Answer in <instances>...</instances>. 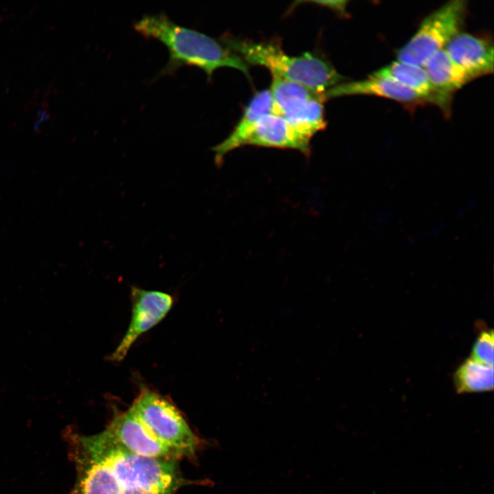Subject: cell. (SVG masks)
<instances>
[{
	"mask_svg": "<svg viewBox=\"0 0 494 494\" xmlns=\"http://www.w3.org/2000/svg\"><path fill=\"white\" fill-rule=\"evenodd\" d=\"M76 481L69 494H176L197 484L182 474L178 460L140 456L103 432L71 438Z\"/></svg>",
	"mask_w": 494,
	"mask_h": 494,
	"instance_id": "cell-1",
	"label": "cell"
},
{
	"mask_svg": "<svg viewBox=\"0 0 494 494\" xmlns=\"http://www.w3.org/2000/svg\"><path fill=\"white\" fill-rule=\"evenodd\" d=\"M134 28L144 37L156 39L166 46L169 58L159 76L170 75L183 66H191L203 70L208 80L222 67L238 69L250 79L248 65L221 39L179 25L164 12L143 16L134 23Z\"/></svg>",
	"mask_w": 494,
	"mask_h": 494,
	"instance_id": "cell-2",
	"label": "cell"
},
{
	"mask_svg": "<svg viewBox=\"0 0 494 494\" xmlns=\"http://www.w3.org/2000/svg\"><path fill=\"white\" fill-rule=\"evenodd\" d=\"M220 39L247 64L264 67L272 76L300 83L321 93L344 79L328 61L310 53L291 56L275 43L226 36Z\"/></svg>",
	"mask_w": 494,
	"mask_h": 494,
	"instance_id": "cell-3",
	"label": "cell"
},
{
	"mask_svg": "<svg viewBox=\"0 0 494 494\" xmlns=\"http://www.w3.org/2000/svg\"><path fill=\"white\" fill-rule=\"evenodd\" d=\"M147 429L180 460L193 457L200 446L178 409L159 393L141 390L130 407Z\"/></svg>",
	"mask_w": 494,
	"mask_h": 494,
	"instance_id": "cell-4",
	"label": "cell"
},
{
	"mask_svg": "<svg viewBox=\"0 0 494 494\" xmlns=\"http://www.w3.org/2000/svg\"><path fill=\"white\" fill-rule=\"evenodd\" d=\"M466 13L467 3L462 0L449 1L431 13L398 51V60L423 67L460 32Z\"/></svg>",
	"mask_w": 494,
	"mask_h": 494,
	"instance_id": "cell-5",
	"label": "cell"
},
{
	"mask_svg": "<svg viewBox=\"0 0 494 494\" xmlns=\"http://www.w3.org/2000/svg\"><path fill=\"white\" fill-rule=\"evenodd\" d=\"M132 316L127 331L116 349L110 355L111 361L125 358L137 339L159 322L171 309L174 298L168 293L131 287Z\"/></svg>",
	"mask_w": 494,
	"mask_h": 494,
	"instance_id": "cell-6",
	"label": "cell"
},
{
	"mask_svg": "<svg viewBox=\"0 0 494 494\" xmlns=\"http://www.w3.org/2000/svg\"><path fill=\"white\" fill-rule=\"evenodd\" d=\"M102 432L111 440L134 454L150 458L179 460L170 449L152 435L130 408L116 415Z\"/></svg>",
	"mask_w": 494,
	"mask_h": 494,
	"instance_id": "cell-7",
	"label": "cell"
},
{
	"mask_svg": "<svg viewBox=\"0 0 494 494\" xmlns=\"http://www.w3.org/2000/svg\"><path fill=\"white\" fill-rule=\"evenodd\" d=\"M423 67L432 88V103L449 115L454 94L470 82L471 78L445 49L435 54Z\"/></svg>",
	"mask_w": 494,
	"mask_h": 494,
	"instance_id": "cell-8",
	"label": "cell"
},
{
	"mask_svg": "<svg viewBox=\"0 0 494 494\" xmlns=\"http://www.w3.org/2000/svg\"><path fill=\"white\" fill-rule=\"evenodd\" d=\"M444 49L471 80L493 72V46L488 39L459 32Z\"/></svg>",
	"mask_w": 494,
	"mask_h": 494,
	"instance_id": "cell-9",
	"label": "cell"
},
{
	"mask_svg": "<svg viewBox=\"0 0 494 494\" xmlns=\"http://www.w3.org/2000/svg\"><path fill=\"white\" fill-rule=\"evenodd\" d=\"M293 149L304 154L310 153V141L300 136L281 116L268 113L257 122L244 145Z\"/></svg>",
	"mask_w": 494,
	"mask_h": 494,
	"instance_id": "cell-10",
	"label": "cell"
},
{
	"mask_svg": "<svg viewBox=\"0 0 494 494\" xmlns=\"http://www.w3.org/2000/svg\"><path fill=\"white\" fill-rule=\"evenodd\" d=\"M355 95H375L406 104L425 102L412 90L392 80L373 74L361 80L341 82L324 93L325 99Z\"/></svg>",
	"mask_w": 494,
	"mask_h": 494,
	"instance_id": "cell-11",
	"label": "cell"
},
{
	"mask_svg": "<svg viewBox=\"0 0 494 494\" xmlns=\"http://www.w3.org/2000/svg\"><path fill=\"white\" fill-rule=\"evenodd\" d=\"M272 100L269 89L257 92L248 102L233 131L221 143L211 150L215 153V162L220 165L230 152L244 146L259 120L265 115L272 113Z\"/></svg>",
	"mask_w": 494,
	"mask_h": 494,
	"instance_id": "cell-12",
	"label": "cell"
},
{
	"mask_svg": "<svg viewBox=\"0 0 494 494\" xmlns=\"http://www.w3.org/2000/svg\"><path fill=\"white\" fill-rule=\"evenodd\" d=\"M270 92L272 100V113L286 115L313 99L326 100L324 93L298 82L272 76Z\"/></svg>",
	"mask_w": 494,
	"mask_h": 494,
	"instance_id": "cell-13",
	"label": "cell"
},
{
	"mask_svg": "<svg viewBox=\"0 0 494 494\" xmlns=\"http://www.w3.org/2000/svg\"><path fill=\"white\" fill-rule=\"evenodd\" d=\"M392 80L416 93L425 102L432 103V91L422 67L394 61L372 73Z\"/></svg>",
	"mask_w": 494,
	"mask_h": 494,
	"instance_id": "cell-14",
	"label": "cell"
},
{
	"mask_svg": "<svg viewBox=\"0 0 494 494\" xmlns=\"http://www.w3.org/2000/svg\"><path fill=\"white\" fill-rule=\"evenodd\" d=\"M322 99L309 100L292 113L282 117L303 138L310 141L318 132L325 129V108Z\"/></svg>",
	"mask_w": 494,
	"mask_h": 494,
	"instance_id": "cell-15",
	"label": "cell"
},
{
	"mask_svg": "<svg viewBox=\"0 0 494 494\" xmlns=\"http://www.w3.org/2000/svg\"><path fill=\"white\" fill-rule=\"evenodd\" d=\"M454 381L458 393L492 390L493 366L481 364L470 357L458 367Z\"/></svg>",
	"mask_w": 494,
	"mask_h": 494,
	"instance_id": "cell-16",
	"label": "cell"
},
{
	"mask_svg": "<svg viewBox=\"0 0 494 494\" xmlns=\"http://www.w3.org/2000/svg\"><path fill=\"white\" fill-rule=\"evenodd\" d=\"M493 341L492 329L482 331L473 344L471 358L481 364L493 366Z\"/></svg>",
	"mask_w": 494,
	"mask_h": 494,
	"instance_id": "cell-17",
	"label": "cell"
}]
</instances>
